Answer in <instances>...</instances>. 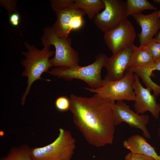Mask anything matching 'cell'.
Returning a JSON list of instances; mask_svg holds the SVG:
<instances>
[{
  "instance_id": "6da1fadb",
  "label": "cell",
  "mask_w": 160,
  "mask_h": 160,
  "mask_svg": "<svg viewBox=\"0 0 160 160\" xmlns=\"http://www.w3.org/2000/svg\"><path fill=\"white\" fill-rule=\"evenodd\" d=\"M69 99L74 124L86 141L97 147L112 144L115 102L96 94L90 97L72 94Z\"/></svg>"
},
{
  "instance_id": "7a4b0ae2",
  "label": "cell",
  "mask_w": 160,
  "mask_h": 160,
  "mask_svg": "<svg viewBox=\"0 0 160 160\" xmlns=\"http://www.w3.org/2000/svg\"><path fill=\"white\" fill-rule=\"evenodd\" d=\"M25 45L27 51L22 52L26 57L21 61L22 65L25 67L22 76L27 78V84L22 98L21 103L23 106L34 81L39 79L49 81L42 79L41 76L44 72L48 73L52 66L49 58L55 53V51L50 50V47H44L42 49L39 50L34 45H31L26 41L25 42Z\"/></svg>"
},
{
  "instance_id": "3957f363",
  "label": "cell",
  "mask_w": 160,
  "mask_h": 160,
  "mask_svg": "<svg viewBox=\"0 0 160 160\" xmlns=\"http://www.w3.org/2000/svg\"><path fill=\"white\" fill-rule=\"evenodd\" d=\"M50 3L57 17L51 28L58 37L68 38L72 31L79 30L84 25L86 14L75 6L74 0H51Z\"/></svg>"
},
{
  "instance_id": "277c9868",
  "label": "cell",
  "mask_w": 160,
  "mask_h": 160,
  "mask_svg": "<svg viewBox=\"0 0 160 160\" xmlns=\"http://www.w3.org/2000/svg\"><path fill=\"white\" fill-rule=\"evenodd\" d=\"M107 58L106 54L100 53L96 56L94 62L89 65L72 67H57L52 68L48 73L68 81L79 79L85 82L90 88H97L102 87L103 83L101 71Z\"/></svg>"
},
{
  "instance_id": "5b68a950",
  "label": "cell",
  "mask_w": 160,
  "mask_h": 160,
  "mask_svg": "<svg viewBox=\"0 0 160 160\" xmlns=\"http://www.w3.org/2000/svg\"><path fill=\"white\" fill-rule=\"evenodd\" d=\"M59 134L52 143L31 149L33 160H71L76 147L75 139L69 131L59 129Z\"/></svg>"
},
{
  "instance_id": "8992f818",
  "label": "cell",
  "mask_w": 160,
  "mask_h": 160,
  "mask_svg": "<svg viewBox=\"0 0 160 160\" xmlns=\"http://www.w3.org/2000/svg\"><path fill=\"white\" fill-rule=\"evenodd\" d=\"M41 39L44 47L53 45L55 47V56L49 60L52 66L72 67L79 65V55L71 47V38H60L48 26L44 28Z\"/></svg>"
},
{
  "instance_id": "52a82bcc",
  "label": "cell",
  "mask_w": 160,
  "mask_h": 160,
  "mask_svg": "<svg viewBox=\"0 0 160 160\" xmlns=\"http://www.w3.org/2000/svg\"><path fill=\"white\" fill-rule=\"evenodd\" d=\"M134 80V74L127 70L122 78L115 81L103 79L102 87L96 89L85 87L88 91L94 93L99 96L114 101H134L135 95L132 87Z\"/></svg>"
},
{
  "instance_id": "ba28073f",
  "label": "cell",
  "mask_w": 160,
  "mask_h": 160,
  "mask_svg": "<svg viewBox=\"0 0 160 160\" xmlns=\"http://www.w3.org/2000/svg\"><path fill=\"white\" fill-rule=\"evenodd\" d=\"M104 10L94 17L93 22L104 33L118 26L128 19L126 14V1L122 0H103Z\"/></svg>"
},
{
  "instance_id": "9c48e42d",
  "label": "cell",
  "mask_w": 160,
  "mask_h": 160,
  "mask_svg": "<svg viewBox=\"0 0 160 160\" xmlns=\"http://www.w3.org/2000/svg\"><path fill=\"white\" fill-rule=\"evenodd\" d=\"M136 36L134 26L127 19L116 28L104 33L103 38L114 55L132 47Z\"/></svg>"
},
{
  "instance_id": "30bf717a",
  "label": "cell",
  "mask_w": 160,
  "mask_h": 160,
  "mask_svg": "<svg viewBox=\"0 0 160 160\" xmlns=\"http://www.w3.org/2000/svg\"><path fill=\"white\" fill-rule=\"evenodd\" d=\"M114 113L116 126L125 123L132 128L140 129L145 138L151 139L150 134L147 128L150 119L148 115L140 114L135 112L123 101L115 103Z\"/></svg>"
},
{
  "instance_id": "8fae6325",
  "label": "cell",
  "mask_w": 160,
  "mask_h": 160,
  "mask_svg": "<svg viewBox=\"0 0 160 160\" xmlns=\"http://www.w3.org/2000/svg\"><path fill=\"white\" fill-rule=\"evenodd\" d=\"M132 87L135 95L134 107L137 113L142 114L146 111L150 112L155 119L159 118L160 113V104L156 101V95L152 94V90L144 88L141 84L139 76L134 74V80Z\"/></svg>"
},
{
  "instance_id": "7c38bea8",
  "label": "cell",
  "mask_w": 160,
  "mask_h": 160,
  "mask_svg": "<svg viewBox=\"0 0 160 160\" xmlns=\"http://www.w3.org/2000/svg\"><path fill=\"white\" fill-rule=\"evenodd\" d=\"M132 51V47L107 58L104 67L107 74L104 80L115 81L120 79L128 69Z\"/></svg>"
},
{
  "instance_id": "4fadbf2b",
  "label": "cell",
  "mask_w": 160,
  "mask_h": 160,
  "mask_svg": "<svg viewBox=\"0 0 160 160\" xmlns=\"http://www.w3.org/2000/svg\"><path fill=\"white\" fill-rule=\"evenodd\" d=\"M132 16L141 28V31L137 36L140 45L145 46L148 41L153 38L160 28L159 11L147 15L140 13Z\"/></svg>"
},
{
  "instance_id": "5bb4252c",
  "label": "cell",
  "mask_w": 160,
  "mask_h": 160,
  "mask_svg": "<svg viewBox=\"0 0 160 160\" xmlns=\"http://www.w3.org/2000/svg\"><path fill=\"white\" fill-rule=\"evenodd\" d=\"M123 146L132 153L150 156L156 160H160V155L157 153L155 148L140 135H132L124 141Z\"/></svg>"
},
{
  "instance_id": "9a60e30c",
  "label": "cell",
  "mask_w": 160,
  "mask_h": 160,
  "mask_svg": "<svg viewBox=\"0 0 160 160\" xmlns=\"http://www.w3.org/2000/svg\"><path fill=\"white\" fill-rule=\"evenodd\" d=\"M132 49L128 69L147 68L155 63L146 46L137 47L134 44Z\"/></svg>"
},
{
  "instance_id": "2e32d148",
  "label": "cell",
  "mask_w": 160,
  "mask_h": 160,
  "mask_svg": "<svg viewBox=\"0 0 160 160\" xmlns=\"http://www.w3.org/2000/svg\"><path fill=\"white\" fill-rule=\"evenodd\" d=\"M75 6L84 11L90 20L93 19L105 5L103 0H74Z\"/></svg>"
},
{
  "instance_id": "e0dca14e",
  "label": "cell",
  "mask_w": 160,
  "mask_h": 160,
  "mask_svg": "<svg viewBox=\"0 0 160 160\" xmlns=\"http://www.w3.org/2000/svg\"><path fill=\"white\" fill-rule=\"evenodd\" d=\"M126 2L127 17L141 13L146 10H156L157 9L147 0H127Z\"/></svg>"
},
{
  "instance_id": "ac0fdd59",
  "label": "cell",
  "mask_w": 160,
  "mask_h": 160,
  "mask_svg": "<svg viewBox=\"0 0 160 160\" xmlns=\"http://www.w3.org/2000/svg\"><path fill=\"white\" fill-rule=\"evenodd\" d=\"M30 147L27 145L12 148L8 154L0 160H33Z\"/></svg>"
},
{
  "instance_id": "d6986e66",
  "label": "cell",
  "mask_w": 160,
  "mask_h": 160,
  "mask_svg": "<svg viewBox=\"0 0 160 160\" xmlns=\"http://www.w3.org/2000/svg\"><path fill=\"white\" fill-rule=\"evenodd\" d=\"M148 48L155 62L160 60V41L153 38L145 45Z\"/></svg>"
},
{
  "instance_id": "ffe728a7",
  "label": "cell",
  "mask_w": 160,
  "mask_h": 160,
  "mask_svg": "<svg viewBox=\"0 0 160 160\" xmlns=\"http://www.w3.org/2000/svg\"><path fill=\"white\" fill-rule=\"evenodd\" d=\"M155 70L160 71V60L155 62L153 65L148 68L137 69L135 72L141 78L149 79H151L150 77L153 71Z\"/></svg>"
},
{
  "instance_id": "44dd1931",
  "label": "cell",
  "mask_w": 160,
  "mask_h": 160,
  "mask_svg": "<svg viewBox=\"0 0 160 160\" xmlns=\"http://www.w3.org/2000/svg\"><path fill=\"white\" fill-rule=\"evenodd\" d=\"M57 109L59 111L64 112L70 110L71 103L69 98L66 96H61L58 97L55 103Z\"/></svg>"
},
{
  "instance_id": "7402d4cb",
  "label": "cell",
  "mask_w": 160,
  "mask_h": 160,
  "mask_svg": "<svg viewBox=\"0 0 160 160\" xmlns=\"http://www.w3.org/2000/svg\"><path fill=\"white\" fill-rule=\"evenodd\" d=\"M15 0H1L0 4L7 10L9 16L12 13L18 12L16 8Z\"/></svg>"
},
{
  "instance_id": "603a6c76",
  "label": "cell",
  "mask_w": 160,
  "mask_h": 160,
  "mask_svg": "<svg viewBox=\"0 0 160 160\" xmlns=\"http://www.w3.org/2000/svg\"><path fill=\"white\" fill-rule=\"evenodd\" d=\"M124 160H156L150 156L135 154L129 152L124 157Z\"/></svg>"
},
{
  "instance_id": "cb8c5ba5",
  "label": "cell",
  "mask_w": 160,
  "mask_h": 160,
  "mask_svg": "<svg viewBox=\"0 0 160 160\" xmlns=\"http://www.w3.org/2000/svg\"><path fill=\"white\" fill-rule=\"evenodd\" d=\"M9 22L10 24L13 26H17L20 22V16L19 12H15L9 16Z\"/></svg>"
},
{
  "instance_id": "d4e9b609",
  "label": "cell",
  "mask_w": 160,
  "mask_h": 160,
  "mask_svg": "<svg viewBox=\"0 0 160 160\" xmlns=\"http://www.w3.org/2000/svg\"><path fill=\"white\" fill-rule=\"evenodd\" d=\"M154 38L160 41V31L159 33Z\"/></svg>"
},
{
  "instance_id": "484cf974",
  "label": "cell",
  "mask_w": 160,
  "mask_h": 160,
  "mask_svg": "<svg viewBox=\"0 0 160 160\" xmlns=\"http://www.w3.org/2000/svg\"><path fill=\"white\" fill-rule=\"evenodd\" d=\"M153 1L157 4H160V0H154Z\"/></svg>"
},
{
  "instance_id": "4316f807",
  "label": "cell",
  "mask_w": 160,
  "mask_h": 160,
  "mask_svg": "<svg viewBox=\"0 0 160 160\" xmlns=\"http://www.w3.org/2000/svg\"><path fill=\"white\" fill-rule=\"evenodd\" d=\"M159 137L160 138V123L159 125Z\"/></svg>"
},
{
  "instance_id": "83f0119b",
  "label": "cell",
  "mask_w": 160,
  "mask_h": 160,
  "mask_svg": "<svg viewBox=\"0 0 160 160\" xmlns=\"http://www.w3.org/2000/svg\"><path fill=\"white\" fill-rule=\"evenodd\" d=\"M1 132L0 133V135L1 136L2 135H4V133L3 132H2V131H1Z\"/></svg>"
},
{
  "instance_id": "f1b7e54d",
  "label": "cell",
  "mask_w": 160,
  "mask_h": 160,
  "mask_svg": "<svg viewBox=\"0 0 160 160\" xmlns=\"http://www.w3.org/2000/svg\"><path fill=\"white\" fill-rule=\"evenodd\" d=\"M159 11V17L160 19V10Z\"/></svg>"
}]
</instances>
